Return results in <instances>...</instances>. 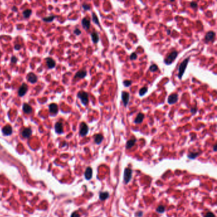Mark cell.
I'll return each mask as SVG.
<instances>
[{
    "label": "cell",
    "instance_id": "6da1fadb",
    "mask_svg": "<svg viewBox=\"0 0 217 217\" xmlns=\"http://www.w3.org/2000/svg\"><path fill=\"white\" fill-rule=\"evenodd\" d=\"M190 59V57L186 58L185 59H184L183 61L180 64V66L178 68V77L179 79H182V76H183V74L185 73V69L186 68H187V66L188 64Z\"/></svg>",
    "mask_w": 217,
    "mask_h": 217
},
{
    "label": "cell",
    "instance_id": "7a4b0ae2",
    "mask_svg": "<svg viewBox=\"0 0 217 217\" xmlns=\"http://www.w3.org/2000/svg\"><path fill=\"white\" fill-rule=\"evenodd\" d=\"M178 55V52H177V51H176V50L171 52V53L168 54V55L166 57L165 59H164V63H165L166 65H170V64H171L173 63L174 60L176 59Z\"/></svg>",
    "mask_w": 217,
    "mask_h": 217
},
{
    "label": "cell",
    "instance_id": "3957f363",
    "mask_svg": "<svg viewBox=\"0 0 217 217\" xmlns=\"http://www.w3.org/2000/svg\"><path fill=\"white\" fill-rule=\"evenodd\" d=\"M77 97L80 99L81 103L84 106H86L89 103V94L88 93L84 91H80L78 92L77 94Z\"/></svg>",
    "mask_w": 217,
    "mask_h": 217
},
{
    "label": "cell",
    "instance_id": "277c9868",
    "mask_svg": "<svg viewBox=\"0 0 217 217\" xmlns=\"http://www.w3.org/2000/svg\"><path fill=\"white\" fill-rule=\"evenodd\" d=\"M132 170L129 167H127L124 169V181L126 184L129 183L132 178Z\"/></svg>",
    "mask_w": 217,
    "mask_h": 217
},
{
    "label": "cell",
    "instance_id": "5b68a950",
    "mask_svg": "<svg viewBox=\"0 0 217 217\" xmlns=\"http://www.w3.org/2000/svg\"><path fill=\"white\" fill-rule=\"evenodd\" d=\"M89 127L86 124V123L85 122H82L80 124V135L82 137L86 136L87 135L88 132H89Z\"/></svg>",
    "mask_w": 217,
    "mask_h": 217
},
{
    "label": "cell",
    "instance_id": "8992f818",
    "mask_svg": "<svg viewBox=\"0 0 217 217\" xmlns=\"http://www.w3.org/2000/svg\"><path fill=\"white\" fill-rule=\"evenodd\" d=\"M129 99H130V94L129 93L127 92H125L122 91V100L123 104L125 107H126L129 102Z\"/></svg>",
    "mask_w": 217,
    "mask_h": 217
},
{
    "label": "cell",
    "instance_id": "52a82bcc",
    "mask_svg": "<svg viewBox=\"0 0 217 217\" xmlns=\"http://www.w3.org/2000/svg\"><path fill=\"white\" fill-rule=\"evenodd\" d=\"M215 38V33L212 31H208L205 36V42L208 43L210 41H213Z\"/></svg>",
    "mask_w": 217,
    "mask_h": 217
},
{
    "label": "cell",
    "instance_id": "ba28073f",
    "mask_svg": "<svg viewBox=\"0 0 217 217\" xmlns=\"http://www.w3.org/2000/svg\"><path fill=\"white\" fill-rule=\"evenodd\" d=\"M178 100V94H172L169 95L168 98H167V103L169 104H175Z\"/></svg>",
    "mask_w": 217,
    "mask_h": 217
},
{
    "label": "cell",
    "instance_id": "9c48e42d",
    "mask_svg": "<svg viewBox=\"0 0 217 217\" xmlns=\"http://www.w3.org/2000/svg\"><path fill=\"white\" fill-rule=\"evenodd\" d=\"M28 89V86H27L26 84H22V86H21V87H20V88H19V91H18V94H19V96L20 97L24 96V95L26 94V92H27Z\"/></svg>",
    "mask_w": 217,
    "mask_h": 217
},
{
    "label": "cell",
    "instance_id": "30bf717a",
    "mask_svg": "<svg viewBox=\"0 0 217 217\" xmlns=\"http://www.w3.org/2000/svg\"><path fill=\"white\" fill-rule=\"evenodd\" d=\"M27 78H28V81L30 83H32V84H34V83L37 82L38 80L37 76H36V75L35 74H34L33 73H29L28 74V76H27Z\"/></svg>",
    "mask_w": 217,
    "mask_h": 217
},
{
    "label": "cell",
    "instance_id": "8fae6325",
    "mask_svg": "<svg viewBox=\"0 0 217 217\" xmlns=\"http://www.w3.org/2000/svg\"><path fill=\"white\" fill-rule=\"evenodd\" d=\"M84 176L87 180H90L92 178V169L91 167H88L86 169L84 173Z\"/></svg>",
    "mask_w": 217,
    "mask_h": 217
},
{
    "label": "cell",
    "instance_id": "7c38bea8",
    "mask_svg": "<svg viewBox=\"0 0 217 217\" xmlns=\"http://www.w3.org/2000/svg\"><path fill=\"white\" fill-rule=\"evenodd\" d=\"M2 132L3 133L4 135L6 136H10L11 135L12 133V127L9 125L5 126L4 127L3 129H2Z\"/></svg>",
    "mask_w": 217,
    "mask_h": 217
},
{
    "label": "cell",
    "instance_id": "4fadbf2b",
    "mask_svg": "<svg viewBox=\"0 0 217 217\" xmlns=\"http://www.w3.org/2000/svg\"><path fill=\"white\" fill-rule=\"evenodd\" d=\"M87 73L85 70H80L76 73V74L74 75V78H78V79H82L84 78L87 76Z\"/></svg>",
    "mask_w": 217,
    "mask_h": 217
},
{
    "label": "cell",
    "instance_id": "5bb4252c",
    "mask_svg": "<svg viewBox=\"0 0 217 217\" xmlns=\"http://www.w3.org/2000/svg\"><path fill=\"white\" fill-rule=\"evenodd\" d=\"M46 63V65L48 66V68L49 69L54 68L55 66H56V62L54 61L52 58L50 57H47L45 59Z\"/></svg>",
    "mask_w": 217,
    "mask_h": 217
},
{
    "label": "cell",
    "instance_id": "9a60e30c",
    "mask_svg": "<svg viewBox=\"0 0 217 217\" xmlns=\"http://www.w3.org/2000/svg\"><path fill=\"white\" fill-rule=\"evenodd\" d=\"M55 131L57 133L61 134L63 132V125L62 122H57L55 124Z\"/></svg>",
    "mask_w": 217,
    "mask_h": 217
},
{
    "label": "cell",
    "instance_id": "2e32d148",
    "mask_svg": "<svg viewBox=\"0 0 217 217\" xmlns=\"http://www.w3.org/2000/svg\"><path fill=\"white\" fill-rule=\"evenodd\" d=\"M144 118H145V115L142 113H139L137 114V115L136 117V119H134V122L135 123V124H141V122H143V120H144Z\"/></svg>",
    "mask_w": 217,
    "mask_h": 217
},
{
    "label": "cell",
    "instance_id": "e0dca14e",
    "mask_svg": "<svg viewBox=\"0 0 217 217\" xmlns=\"http://www.w3.org/2000/svg\"><path fill=\"white\" fill-rule=\"evenodd\" d=\"M82 24L84 29L88 30L89 29L91 26V21L87 18H84L82 21Z\"/></svg>",
    "mask_w": 217,
    "mask_h": 217
},
{
    "label": "cell",
    "instance_id": "ac0fdd59",
    "mask_svg": "<svg viewBox=\"0 0 217 217\" xmlns=\"http://www.w3.org/2000/svg\"><path fill=\"white\" fill-rule=\"evenodd\" d=\"M49 111L53 115H56L58 112V106L56 104L52 103L49 105Z\"/></svg>",
    "mask_w": 217,
    "mask_h": 217
},
{
    "label": "cell",
    "instance_id": "d6986e66",
    "mask_svg": "<svg viewBox=\"0 0 217 217\" xmlns=\"http://www.w3.org/2000/svg\"><path fill=\"white\" fill-rule=\"evenodd\" d=\"M103 139H104V137L101 134H97L94 136V142L97 145H100L103 141Z\"/></svg>",
    "mask_w": 217,
    "mask_h": 217
},
{
    "label": "cell",
    "instance_id": "ffe728a7",
    "mask_svg": "<svg viewBox=\"0 0 217 217\" xmlns=\"http://www.w3.org/2000/svg\"><path fill=\"white\" fill-rule=\"evenodd\" d=\"M109 194L108 192H101L99 194V198L101 200H106L107 199L109 198Z\"/></svg>",
    "mask_w": 217,
    "mask_h": 217
},
{
    "label": "cell",
    "instance_id": "44dd1931",
    "mask_svg": "<svg viewBox=\"0 0 217 217\" xmlns=\"http://www.w3.org/2000/svg\"><path fill=\"white\" fill-rule=\"evenodd\" d=\"M32 134V131L30 128H26L24 129L23 131L22 132V135L24 137L28 138L31 136Z\"/></svg>",
    "mask_w": 217,
    "mask_h": 217
},
{
    "label": "cell",
    "instance_id": "7402d4cb",
    "mask_svg": "<svg viewBox=\"0 0 217 217\" xmlns=\"http://www.w3.org/2000/svg\"><path fill=\"white\" fill-rule=\"evenodd\" d=\"M91 38L94 43H97L99 41V36L97 32H93L91 34Z\"/></svg>",
    "mask_w": 217,
    "mask_h": 217
},
{
    "label": "cell",
    "instance_id": "603a6c76",
    "mask_svg": "<svg viewBox=\"0 0 217 217\" xmlns=\"http://www.w3.org/2000/svg\"><path fill=\"white\" fill-rule=\"evenodd\" d=\"M23 111L25 113L30 114L33 111V109H32L31 106H30L29 104H27V103H24L23 104Z\"/></svg>",
    "mask_w": 217,
    "mask_h": 217
},
{
    "label": "cell",
    "instance_id": "cb8c5ba5",
    "mask_svg": "<svg viewBox=\"0 0 217 217\" xmlns=\"http://www.w3.org/2000/svg\"><path fill=\"white\" fill-rule=\"evenodd\" d=\"M136 142V139H135V138H133V139L128 140L126 143V148L127 149L131 148L132 147H133L134 146Z\"/></svg>",
    "mask_w": 217,
    "mask_h": 217
},
{
    "label": "cell",
    "instance_id": "d4e9b609",
    "mask_svg": "<svg viewBox=\"0 0 217 217\" xmlns=\"http://www.w3.org/2000/svg\"><path fill=\"white\" fill-rule=\"evenodd\" d=\"M200 152H190L188 154V158L190 159H195V158L199 155Z\"/></svg>",
    "mask_w": 217,
    "mask_h": 217
},
{
    "label": "cell",
    "instance_id": "484cf974",
    "mask_svg": "<svg viewBox=\"0 0 217 217\" xmlns=\"http://www.w3.org/2000/svg\"><path fill=\"white\" fill-rule=\"evenodd\" d=\"M148 87H146V86H145V87H143V88H141V89L139 90V95L140 96H143L146 94V93L148 92Z\"/></svg>",
    "mask_w": 217,
    "mask_h": 217
},
{
    "label": "cell",
    "instance_id": "4316f807",
    "mask_svg": "<svg viewBox=\"0 0 217 217\" xmlns=\"http://www.w3.org/2000/svg\"><path fill=\"white\" fill-rule=\"evenodd\" d=\"M92 15L93 22H94L96 24H97V26H99V27H100V23H99V19H98V18H97V17L96 14L94 12H93V13H92Z\"/></svg>",
    "mask_w": 217,
    "mask_h": 217
},
{
    "label": "cell",
    "instance_id": "83f0119b",
    "mask_svg": "<svg viewBox=\"0 0 217 217\" xmlns=\"http://www.w3.org/2000/svg\"><path fill=\"white\" fill-rule=\"evenodd\" d=\"M31 13L32 11L29 9L25 10L23 11V15H24V17H25V18H29Z\"/></svg>",
    "mask_w": 217,
    "mask_h": 217
},
{
    "label": "cell",
    "instance_id": "f1b7e54d",
    "mask_svg": "<svg viewBox=\"0 0 217 217\" xmlns=\"http://www.w3.org/2000/svg\"><path fill=\"white\" fill-rule=\"evenodd\" d=\"M56 16H54V15H50L49 17H45L43 19V21H45V22H51L52 21H54V19L56 18Z\"/></svg>",
    "mask_w": 217,
    "mask_h": 217
},
{
    "label": "cell",
    "instance_id": "f546056e",
    "mask_svg": "<svg viewBox=\"0 0 217 217\" xmlns=\"http://www.w3.org/2000/svg\"><path fill=\"white\" fill-rule=\"evenodd\" d=\"M156 211L159 213H163L165 211V207L162 205H160L156 209Z\"/></svg>",
    "mask_w": 217,
    "mask_h": 217
},
{
    "label": "cell",
    "instance_id": "4dcf8cb0",
    "mask_svg": "<svg viewBox=\"0 0 217 217\" xmlns=\"http://www.w3.org/2000/svg\"><path fill=\"white\" fill-rule=\"evenodd\" d=\"M158 66L156 65V64H152L150 66V68H149V70L150 71H152V72H155L156 71L158 70Z\"/></svg>",
    "mask_w": 217,
    "mask_h": 217
},
{
    "label": "cell",
    "instance_id": "1f68e13d",
    "mask_svg": "<svg viewBox=\"0 0 217 217\" xmlns=\"http://www.w3.org/2000/svg\"><path fill=\"white\" fill-rule=\"evenodd\" d=\"M131 84L132 81H131V80H124V81L123 82V85L126 87H129Z\"/></svg>",
    "mask_w": 217,
    "mask_h": 217
},
{
    "label": "cell",
    "instance_id": "d6a6232c",
    "mask_svg": "<svg viewBox=\"0 0 217 217\" xmlns=\"http://www.w3.org/2000/svg\"><path fill=\"white\" fill-rule=\"evenodd\" d=\"M137 54H136L135 52H133V53H132V54H131L130 59L131 60V61H134V60H136L137 59Z\"/></svg>",
    "mask_w": 217,
    "mask_h": 217
},
{
    "label": "cell",
    "instance_id": "836d02e7",
    "mask_svg": "<svg viewBox=\"0 0 217 217\" xmlns=\"http://www.w3.org/2000/svg\"><path fill=\"white\" fill-rule=\"evenodd\" d=\"M204 217H216L213 213H212V212H208V213L204 215Z\"/></svg>",
    "mask_w": 217,
    "mask_h": 217
},
{
    "label": "cell",
    "instance_id": "e575fe53",
    "mask_svg": "<svg viewBox=\"0 0 217 217\" xmlns=\"http://www.w3.org/2000/svg\"><path fill=\"white\" fill-rule=\"evenodd\" d=\"M82 7H83V8H84V9L85 10H86V11H87V10H89L91 9V6H89V5H87V4H86V3L83 4V5H82Z\"/></svg>",
    "mask_w": 217,
    "mask_h": 217
},
{
    "label": "cell",
    "instance_id": "d590c367",
    "mask_svg": "<svg viewBox=\"0 0 217 217\" xmlns=\"http://www.w3.org/2000/svg\"><path fill=\"white\" fill-rule=\"evenodd\" d=\"M143 215V212L141 211H138L135 213V217H142Z\"/></svg>",
    "mask_w": 217,
    "mask_h": 217
},
{
    "label": "cell",
    "instance_id": "8d00e7d4",
    "mask_svg": "<svg viewBox=\"0 0 217 217\" xmlns=\"http://www.w3.org/2000/svg\"><path fill=\"white\" fill-rule=\"evenodd\" d=\"M190 6H191L192 8H194V9H195V8H197L198 5H197V3L196 2L193 1L192 2V3H190Z\"/></svg>",
    "mask_w": 217,
    "mask_h": 217
},
{
    "label": "cell",
    "instance_id": "74e56055",
    "mask_svg": "<svg viewBox=\"0 0 217 217\" xmlns=\"http://www.w3.org/2000/svg\"><path fill=\"white\" fill-rule=\"evenodd\" d=\"M74 33L76 35L78 36V35H80V34H81L82 32H81V31H80L79 29H78V28H76V29L74 30Z\"/></svg>",
    "mask_w": 217,
    "mask_h": 217
},
{
    "label": "cell",
    "instance_id": "f35d334b",
    "mask_svg": "<svg viewBox=\"0 0 217 217\" xmlns=\"http://www.w3.org/2000/svg\"><path fill=\"white\" fill-rule=\"evenodd\" d=\"M71 217H80V215L77 213V212H73L72 214H71Z\"/></svg>",
    "mask_w": 217,
    "mask_h": 217
},
{
    "label": "cell",
    "instance_id": "ab89813d",
    "mask_svg": "<svg viewBox=\"0 0 217 217\" xmlns=\"http://www.w3.org/2000/svg\"><path fill=\"white\" fill-rule=\"evenodd\" d=\"M17 57H15V56H13V57L11 58V62L12 63H17Z\"/></svg>",
    "mask_w": 217,
    "mask_h": 217
},
{
    "label": "cell",
    "instance_id": "60d3db41",
    "mask_svg": "<svg viewBox=\"0 0 217 217\" xmlns=\"http://www.w3.org/2000/svg\"><path fill=\"white\" fill-rule=\"evenodd\" d=\"M190 111H191V113H192V114H195V113H196V111H197L196 108H191V109H190Z\"/></svg>",
    "mask_w": 217,
    "mask_h": 217
},
{
    "label": "cell",
    "instance_id": "b9f144b4",
    "mask_svg": "<svg viewBox=\"0 0 217 217\" xmlns=\"http://www.w3.org/2000/svg\"><path fill=\"white\" fill-rule=\"evenodd\" d=\"M21 46L20 45H15V50H20V49H21Z\"/></svg>",
    "mask_w": 217,
    "mask_h": 217
},
{
    "label": "cell",
    "instance_id": "7bdbcfd3",
    "mask_svg": "<svg viewBox=\"0 0 217 217\" xmlns=\"http://www.w3.org/2000/svg\"><path fill=\"white\" fill-rule=\"evenodd\" d=\"M217 144H215V145H214V147H213V150L215 151V152H216V151L217 150Z\"/></svg>",
    "mask_w": 217,
    "mask_h": 217
},
{
    "label": "cell",
    "instance_id": "ee69618b",
    "mask_svg": "<svg viewBox=\"0 0 217 217\" xmlns=\"http://www.w3.org/2000/svg\"><path fill=\"white\" fill-rule=\"evenodd\" d=\"M12 9H13V11H17V8L16 7V6H13V7L12 8Z\"/></svg>",
    "mask_w": 217,
    "mask_h": 217
},
{
    "label": "cell",
    "instance_id": "f6af8a7d",
    "mask_svg": "<svg viewBox=\"0 0 217 217\" xmlns=\"http://www.w3.org/2000/svg\"><path fill=\"white\" fill-rule=\"evenodd\" d=\"M167 31V34H170V33H171V31H170L169 29H168Z\"/></svg>",
    "mask_w": 217,
    "mask_h": 217
}]
</instances>
